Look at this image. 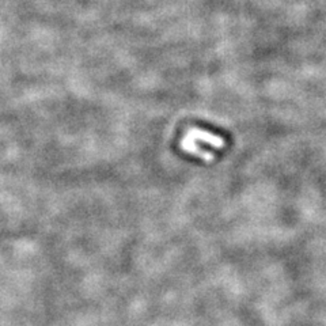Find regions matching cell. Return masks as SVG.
Listing matches in <instances>:
<instances>
[{"mask_svg":"<svg viewBox=\"0 0 326 326\" xmlns=\"http://www.w3.org/2000/svg\"><path fill=\"white\" fill-rule=\"evenodd\" d=\"M182 148L188 154L211 161L213 151L224 147V140L216 135H212L203 129H190L181 143Z\"/></svg>","mask_w":326,"mask_h":326,"instance_id":"6da1fadb","label":"cell"}]
</instances>
